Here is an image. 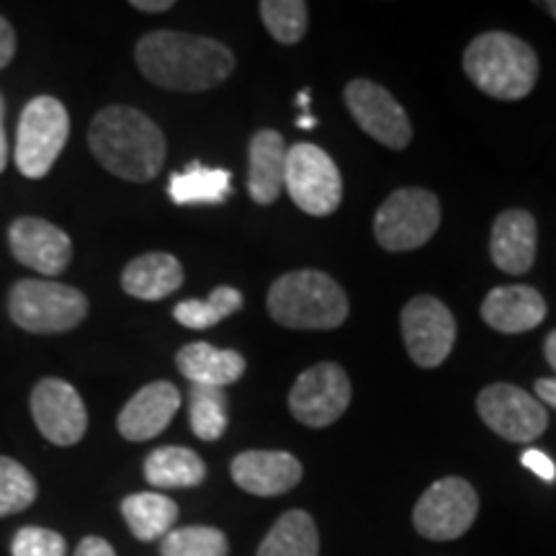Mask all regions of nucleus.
Here are the masks:
<instances>
[{
  "label": "nucleus",
  "instance_id": "1",
  "mask_svg": "<svg viewBox=\"0 0 556 556\" xmlns=\"http://www.w3.org/2000/svg\"><path fill=\"white\" fill-rule=\"evenodd\" d=\"M135 58L144 78L178 93L219 86L235 70V54L222 41L186 31H150L137 41Z\"/></svg>",
  "mask_w": 556,
  "mask_h": 556
},
{
  "label": "nucleus",
  "instance_id": "2",
  "mask_svg": "<svg viewBox=\"0 0 556 556\" xmlns=\"http://www.w3.org/2000/svg\"><path fill=\"white\" fill-rule=\"evenodd\" d=\"M88 144L93 155L116 178L148 184L163 170L165 135L142 111L109 106L90 122Z\"/></svg>",
  "mask_w": 556,
  "mask_h": 556
},
{
  "label": "nucleus",
  "instance_id": "3",
  "mask_svg": "<svg viewBox=\"0 0 556 556\" xmlns=\"http://www.w3.org/2000/svg\"><path fill=\"white\" fill-rule=\"evenodd\" d=\"M469 80L500 101H520L539 80V58L528 41L505 31H486L464 52Z\"/></svg>",
  "mask_w": 556,
  "mask_h": 556
},
{
  "label": "nucleus",
  "instance_id": "4",
  "mask_svg": "<svg viewBox=\"0 0 556 556\" xmlns=\"http://www.w3.org/2000/svg\"><path fill=\"white\" fill-rule=\"evenodd\" d=\"M268 315L291 330H336L348 317V296L323 270H291L268 289Z\"/></svg>",
  "mask_w": 556,
  "mask_h": 556
},
{
  "label": "nucleus",
  "instance_id": "5",
  "mask_svg": "<svg viewBox=\"0 0 556 556\" xmlns=\"http://www.w3.org/2000/svg\"><path fill=\"white\" fill-rule=\"evenodd\" d=\"M9 312L26 332H67L86 319L88 299L58 281H18L11 289Z\"/></svg>",
  "mask_w": 556,
  "mask_h": 556
},
{
  "label": "nucleus",
  "instance_id": "6",
  "mask_svg": "<svg viewBox=\"0 0 556 556\" xmlns=\"http://www.w3.org/2000/svg\"><path fill=\"white\" fill-rule=\"evenodd\" d=\"M70 137V114L62 101L39 96L21 111L16 135V168L26 178H45L58 163Z\"/></svg>",
  "mask_w": 556,
  "mask_h": 556
},
{
  "label": "nucleus",
  "instance_id": "7",
  "mask_svg": "<svg viewBox=\"0 0 556 556\" xmlns=\"http://www.w3.org/2000/svg\"><path fill=\"white\" fill-rule=\"evenodd\" d=\"M441 227V204L426 189H400L379 206L374 235L389 253L422 248Z\"/></svg>",
  "mask_w": 556,
  "mask_h": 556
},
{
  "label": "nucleus",
  "instance_id": "8",
  "mask_svg": "<svg viewBox=\"0 0 556 556\" xmlns=\"http://www.w3.org/2000/svg\"><path fill=\"white\" fill-rule=\"evenodd\" d=\"M283 191L304 214L328 217L343 201V178L328 152L312 142L289 148Z\"/></svg>",
  "mask_w": 556,
  "mask_h": 556
},
{
  "label": "nucleus",
  "instance_id": "9",
  "mask_svg": "<svg viewBox=\"0 0 556 556\" xmlns=\"http://www.w3.org/2000/svg\"><path fill=\"white\" fill-rule=\"evenodd\" d=\"M479 497L467 479H438L422 492L413 510V523L430 541H454L475 526Z\"/></svg>",
  "mask_w": 556,
  "mask_h": 556
},
{
  "label": "nucleus",
  "instance_id": "10",
  "mask_svg": "<svg viewBox=\"0 0 556 556\" xmlns=\"http://www.w3.org/2000/svg\"><path fill=\"white\" fill-rule=\"evenodd\" d=\"M351 405V379L338 364H317L294 381L289 392V409L302 426L328 428L340 420Z\"/></svg>",
  "mask_w": 556,
  "mask_h": 556
},
{
  "label": "nucleus",
  "instance_id": "11",
  "mask_svg": "<svg viewBox=\"0 0 556 556\" xmlns=\"http://www.w3.org/2000/svg\"><path fill=\"white\" fill-rule=\"evenodd\" d=\"M402 338L409 358L420 368H435L451 356L456 340V319L441 299L415 296L402 309Z\"/></svg>",
  "mask_w": 556,
  "mask_h": 556
},
{
  "label": "nucleus",
  "instance_id": "12",
  "mask_svg": "<svg viewBox=\"0 0 556 556\" xmlns=\"http://www.w3.org/2000/svg\"><path fill=\"white\" fill-rule=\"evenodd\" d=\"M479 417L492 433L513 443H531L548 428V413L533 394L513 384H492L477 397Z\"/></svg>",
  "mask_w": 556,
  "mask_h": 556
},
{
  "label": "nucleus",
  "instance_id": "13",
  "mask_svg": "<svg viewBox=\"0 0 556 556\" xmlns=\"http://www.w3.org/2000/svg\"><path fill=\"white\" fill-rule=\"evenodd\" d=\"M345 106L358 127L389 150H405L413 139V124L405 109L379 83L366 78L348 83Z\"/></svg>",
  "mask_w": 556,
  "mask_h": 556
},
{
  "label": "nucleus",
  "instance_id": "14",
  "mask_svg": "<svg viewBox=\"0 0 556 556\" xmlns=\"http://www.w3.org/2000/svg\"><path fill=\"white\" fill-rule=\"evenodd\" d=\"M31 415L39 433L54 446H75L88 430V409L78 389L62 379H41L31 392Z\"/></svg>",
  "mask_w": 556,
  "mask_h": 556
},
{
  "label": "nucleus",
  "instance_id": "15",
  "mask_svg": "<svg viewBox=\"0 0 556 556\" xmlns=\"http://www.w3.org/2000/svg\"><path fill=\"white\" fill-rule=\"evenodd\" d=\"M9 242L13 258L41 276H60L73 261V242L67 232L47 219H16L9 229Z\"/></svg>",
  "mask_w": 556,
  "mask_h": 556
},
{
  "label": "nucleus",
  "instance_id": "16",
  "mask_svg": "<svg viewBox=\"0 0 556 556\" xmlns=\"http://www.w3.org/2000/svg\"><path fill=\"white\" fill-rule=\"evenodd\" d=\"M232 479L240 490L258 497H276L302 482V464L287 451H245L232 458Z\"/></svg>",
  "mask_w": 556,
  "mask_h": 556
},
{
  "label": "nucleus",
  "instance_id": "17",
  "mask_svg": "<svg viewBox=\"0 0 556 556\" xmlns=\"http://www.w3.org/2000/svg\"><path fill=\"white\" fill-rule=\"evenodd\" d=\"M180 407V392L170 381H152L131 397L116 420L119 433L131 443L150 441L170 426Z\"/></svg>",
  "mask_w": 556,
  "mask_h": 556
},
{
  "label": "nucleus",
  "instance_id": "18",
  "mask_svg": "<svg viewBox=\"0 0 556 556\" xmlns=\"http://www.w3.org/2000/svg\"><path fill=\"white\" fill-rule=\"evenodd\" d=\"M539 227L533 214L523 208H507L492 225L490 255L500 270L510 276H523L536 261Z\"/></svg>",
  "mask_w": 556,
  "mask_h": 556
},
{
  "label": "nucleus",
  "instance_id": "19",
  "mask_svg": "<svg viewBox=\"0 0 556 556\" xmlns=\"http://www.w3.org/2000/svg\"><path fill=\"white\" fill-rule=\"evenodd\" d=\"M482 319L492 330L507 332V336L528 332L546 319V299L523 283L497 287L482 302Z\"/></svg>",
  "mask_w": 556,
  "mask_h": 556
},
{
  "label": "nucleus",
  "instance_id": "20",
  "mask_svg": "<svg viewBox=\"0 0 556 556\" xmlns=\"http://www.w3.org/2000/svg\"><path fill=\"white\" fill-rule=\"evenodd\" d=\"M248 163V191L255 204L268 206L281 197L287 178L289 148L283 137L274 129H261L250 139Z\"/></svg>",
  "mask_w": 556,
  "mask_h": 556
},
{
  "label": "nucleus",
  "instance_id": "21",
  "mask_svg": "<svg viewBox=\"0 0 556 556\" xmlns=\"http://www.w3.org/2000/svg\"><path fill=\"white\" fill-rule=\"evenodd\" d=\"M178 371L184 374L191 384L199 387H219L240 381L245 374V358L238 351H219L208 343H191L180 348L176 356Z\"/></svg>",
  "mask_w": 556,
  "mask_h": 556
},
{
  "label": "nucleus",
  "instance_id": "22",
  "mask_svg": "<svg viewBox=\"0 0 556 556\" xmlns=\"http://www.w3.org/2000/svg\"><path fill=\"white\" fill-rule=\"evenodd\" d=\"M184 283V266L170 253H144L124 268L122 289L144 302H160Z\"/></svg>",
  "mask_w": 556,
  "mask_h": 556
},
{
  "label": "nucleus",
  "instance_id": "23",
  "mask_svg": "<svg viewBox=\"0 0 556 556\" xmlns=\"http://www.w3.org/2000/svg\"><path fill=\"white\" fill-rule=\"evenodd\" d=\"M144 479L160 490L197 486L206 479V464L197 451L184 446L155 448L144 458Z\"/></svg>",
  "mask_w": 556,
  "mask_h": 556
},
{
  "label": "nucleus",
  "instance_id": "24",
  "mask_svg": "<svg viewBox=\"0 0 556 556\" xmlns=\"http://www.w3.org/2000/svg\"><path fill=\"white\" fill-rule=\"evenodd\" d=\"M168 193L173 204L178 206L222 204L232 193V176L222 168H206L201 163H191L186 170L173 173Z\"/></svg>",
  "mask_w": 556,
  "mask_h": 556
},
{
  "label": "nucleus",
  "instance_id": "25",
  "mask_svg": "<svg viewBox=\"0 0 556 556\" xmlns=\"http://www.w3.org/2000/svg\"><path fill=\"white\" fill-rule=\"evenodd\" d=\"M122 516L139 541L168 536L178 518V505L160 492H137L122 503Z\"/></svg>",
  "mask_w": 556,
  "mask_h": 556
},
{
  "label": "nucleus",
  "instance_id": "26",
  "mask_svg": "<svg viewBox=\"0 0 556 556\" xmlns=\"http://www.w3.org/2000/svg\"><path fill=\"white\" fill-rule=\"evenodd\" d=\"M258 556H319L317 526L309 513L289 510L258 546Z\"/></svg>",
  "mask_w": 556,
  "mask_h": 556
},
{
  "label": "nucleus",
  "instance_id": "27",
  "mask_svg": "<svg viewBox=\"0 0 556 556\" xmlns=\"http://www.w3.org/2000/svg\"><path fill=\"white\" fill-rule=\"evenodd\" d=\"M242 307V294L232 287H217L206 299H186L173 309V317L189 330H208Z\"/></svg>",
  "mask_w": 556,
  "mask_h": 556
},
{
  "label": "nucleus",
  "instance_id": "28",
  "mask_svg": "<svg viewBox=\"0 0 556 556\" xmlns=\"http://www.w3.org/2000/svg\"><path fill=\"white\" fill-rule=\"evenodd\" d=\"M189 422L201 441H217L227 430V394L219 387L191 384Z\"/></svg>",
  "mask_w": 556,
  "mask_h": 556
},
{
  "label": "nucleus",
  "instance_id": "29",
  "mask_svg": "<svg viewBox=\"0 0 556 556\" xmlns=\"http://www.w3.org/2000/svg\"><path fill=\"white\" fill-rule=\"evenodd\" d=\"M261 18L276 41L296 45L307 34L309 9L304 0H263Z\"/></svg>",
  "mask_w": 556,
  "mask_h": 556
},
{
  "label": "nucleus",
  "instance_id": "30",
  "mask_svg": "<svg viewBox=\"0 0 556 556\" xmlns=\"http://www.w3.org/2000/svg\"><path fill=\"white\" fill-rule=\"evenodd\" d=\"M160 552L163 556H227L229 544L219 528L189 526L173 528L168 536H163Z\"/></svg>",
  "mask_w": 556,
  "mask_h": 556
},
{
  "label": "nucleus",
  "instance_id": "31",
  "mask_svg": "<svg viewBox=\"0 0 556 556\" xmlns=\"http://www.w3.org/2000/svg\"><path fill=\"white\" fill-rule=\"evenodd\" d=\"M37 500V479L9 456H0V518L16 516Z\"/></svg>",
  "mask_w": 556,
  "mask_h": 556
},
{
  "label": "nucleus",
  "instance_id": "32",
  "mask_svg": "<svg viewBox=\"0 0 556 556\" xmlns=\"http://www.w3.org/2000/svg\"><path fill=\"white\" fill-rule=\"evenodd\" d=\"M13 556H65L67 544L58 531L39 526H26L13 536Z\"/></svg>",
  "mask_w": 556,
  "mask_h": 556
},
{
  "label": "nucleus",
  "instance_id": "33",
  "mask_svg": "<svg viewBox=\"0 0 556 556\" xmlns=\"http://www.w3.org/2000/svg\"><path fill=\"white\" fill-rule=\"evenodd\" d=\"M520 464H523L526 469H531L533 475H536V477L544 479V482H554V479H556V467H554V462L544 454V451H539V448H528L526 454L520 456Z\"/></svg>",
  "mask_w": 556,
  "mask_h": 556
},
{
  "label": "nucleus",
  "instance_id": "34",
  "mask_svg": "<svg viewBox=\"0 0 556 556\" xmlns=\"http://www.w3.org/2000/svg\"><path fill=\"white\" fill-rule=\"evenodd\" d=\"M13 54H16V31L9 21L0 16V70L9 65Z\"/></svg>",
  "mask_w": 556,
  "mask_h": 556
},
{
  "label": "nucleus",
  "instance_id": "35",
  "mask_svg": "<svg viewBox=\"0 0 556 556\" xmlns=\"http://www.w3.org/2000/svg\"><path fill=\"white\" fill-rule=\"evenodd\" d=\"M73 556H116V552L109 541H103L99 536H88L80 541Z\"/></svg>",
  "mask_w": 556,
  "mask_h": 556
},
{
  "label": "nucleus",
  "instance_id": "36",
  "mask_svg": "<svg viewBox=\"0 0 556 556\" xmlns=\"http://www.w3.org/2000/svg\"><path fill=\"white\" fill-rule=\"evenodd\" d=\"M533 389H536V400L541 405L556 407V379H539Z\"/></svg>",
  "mask_w": 556,
  "mask_h": 556
},
{
  "label": "nucleus",
  "instance_id": "37",
  "mask_svg": "<svg viewBox=\"0 0 556 556\" xmlns=\"http://www.w3.org/2000/svg\"><path fill=\"white\" fill-rule=\"evenodd\" d=\"M173 0H131V9L144 11V13H163L173 9Z\"/></svg>",
  "mask_w": 556,
  "mask_h": 556
},
{
  "label": "nucleus",
  "instance_id": "38",
  "mask_svg": "<svg viewBox=\"0 0 556 556\" xmlns=\"http://www.w3.org/2000/svg\"><path fill=\"white\" fill-rule=\"evenodd\" d=\"M3 111H5V103H3V96H0V173H3L5 165H9V139H5Z\"/></svg>",
  "mask_w": 556,
  "mask_h": 556
},
{
  "label": "nucleus",
  "instance_id": "39",
  "mask_svg": "<svg viewBox=\"0 0 556 556\" xmlns=\"http://www.w3.org/2000/svg\"><path fill=\"white\" fill-rule=\"evenodd\" d=\"M544 353H546L548 366H552L554 371H556V330L548 332V338H546V343H544Z\"/></svg>",
  "mask_w": 556,
  "mask_h": 556
},
{
  "label": "nucleus",
  "instance_id": "40",
  "mask_svg": "<svg viewBox=\"0 0 556 556\" xmlns=\"http://www.w3.org/2000/svg\"><path fill=\"white\" fill-rule=\"evenodd\" d=\"M296 127L299 129H312V127H317V119H315V116L304 114V116H299V119H296Z\"/></svg>",
  "mask_w": 556,
  "mask_h": 556
},
{
  "label": "nucleus",
  "instance_id": "41",
  "mask_svg": "<svg viewBox=\"0 0 556 556\" xmlns=\"http://www.w3.org/2000/svg\"><path fill=\"white\" fill-rule=\"evenodd\" d=\"M296 103H299V109L304 111V114H309V90L307 88H304L302 93L296 96Z\"/></svg>",
  "mask_w": 556,
  "mask_h": 556
},
{
  "label": "nucleus",
  "instance_id": "42",
  "mask_svg": "<svg viewBox=\"0 0 556 556\" xmlns=\"http://www.w3.org/2000/svg\"><path fill=\"white\" fill-rule=\"evenodd\" d=\"M544 9L548 11V16L556 21V0H548V3H544Z\"/></svg>",
  "mask_w": 556,
  "mask_h": 556
}]
</instances>
